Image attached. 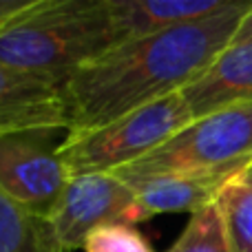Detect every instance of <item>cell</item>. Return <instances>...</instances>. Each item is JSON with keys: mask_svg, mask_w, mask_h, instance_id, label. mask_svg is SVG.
<instances>
[{"mask_svg": "<svg viewBox=\"0 0 252 252\" xmlns=\"http://www.w3.org/2000/svg\"><path fill=\"white\" fill-rule=\"evenodd\" d=\"M239 173H195V175H161L130 186L135 190L128 210V223L135 226L157 215L195 213L219 197L221 188Z\"/></svg>", "mask_w": 252, "mask_h": 252, "instance_id": "9c48e42d", "label": "cell"}, {"mask_svg": "<svg viewBox=\"0 0 252 252\" xmlns=\"http://www.w3.org/2000/svg\"><path fill=\"white\" fill-rule=\"evenodd\" d=\"M122 40L159 33L204 20L235 0H106Z\"/></svg>", "mask_w": 252, "mask_h": 252, "instance_id": "30bf717a", "label": "cell"}, {"mask_svg": "<svg viewBox=\"0 0 252 252\" xmlns=\"http://www.w3.org/2000/svg\"><path fill=\"white\" fill-rule=\"evenodd\" d=\"M246 175H248V177H250V179H252V164H250V166H248V168H246Z\"/></svg>", "mask_w": 252, "mask_h": 252, "instance_id": "e0dca14e", "label": "cell"}, {"mask_svg": "<svg viewBox=\"0 0 252 252\" xmlns=\"http://www.w3.org/2000/svg\"><path fill=\"white\" fill-rule=\"evenodd\" d=\"M248 42H252V2H250L248 11L241 16L239 25H237L235 33H232L228 44H248Z\"/></svg>", "mask_w": 252, "mask_h": 252, "instance_id": "9a60e30c", "label": "cell"}, {"mask_svg": "<svg viewBox=\"0 0 252 252\" xmlns=\"http://www.w3.org/2000/svg\"><path fill=\"white\" fill-rule=\"evenodd\" d=\"M66 126L62 80L0 66V135Z\"/></svg>", "mask_w": 252, "mask_h": 252, "instance_id": "52a82bcc", "label": "cell"}, {"mask_svg": "<svg viewBox=\"0 0 252 252\" xmlns=\"http://www.w3.org/2000/svg\"><path fill=\"white\" fill-rule=\"evenodd\" d=\"M84 252H155L148 239L130 223H106L89 232Z\"/></svg>", "mask_w": 252, "mask_h": 252, "instance_id": "5bb4252c", "label": "cell"}, {"mask_svg": "<svg viewBox=\"0 0 252 252\" xmlns=\"http://www.w3.org/2000/svg\"><path fill=\"white\" fill-rule=\"evenodd\" d=\"M120 42L106 0H31L0 27V66L64 80Z\"/></svg>", "mask_w": 252, "mask_h": 252, "instance_id": "7a4b0ae2", "label": "cell"}, {"mask_svg": "<svg viewBox=\"0 0 252 252\" xmlns=\"http://www.w3.org/2000/svg\"><path fill=\"white\" fill-rule=\"evenodd\" d=\"M62 130L27 128L0 135V188L44 219H49L69 184L58 157V146L64 139L58 142Z\"/></svg>", "mask_w": 252, "mask_h": 252, "instance_id": "5b68a950", "label": "cell"}, {"mask_svg": "<svg viewBox=\"0 0 252 252\" xmlns=\"http://www.w3.org/2000/svg\"><path fill=\"white\" fill-rule=\"evenodd\" d=\"M250 0L204 20L128 38L62 80L66 133L106 126L190 84L228 47Z\"/></svg>", "mask_w": 252, "mask_h": 252, "instance_id": "6da1fadb", "label": "cell"}, {"mask_svg": "<svg viewBox=\"0 0 252 252\" xmlns=\"http://www.w3.org/2000/svg\"><path fill=\"white\" fill-rule=\"evenodd\" d=\"M230 252H252V179L241 170L217 197Z\"/></svg>", "mask_w": 252, "mask_h": 252, "instance_id": "7c38bea8", "label": "cell"}, {"mask_svg": "<svg viewBox=\"0 0 252 252\" xmlns=\"http://www.w3.org/2000/svg\"><path fill=\"white\" fill-rule=\"evenodd\" d=\"M135 190L111 173L71 177L49 215L60 252L82 250L89 232L106 223H128Z\"/></svg>", "mask_w": 252, "mask_h": 252, "instance_id": "8992f818", "label": "cell"}, {"mask_svg": "<svg viewBox=\"0 0 252 252\" xmlns=\"http://www.w3.org/2000/svg\"><path fill=\"white\" fill-rule=\"evenodd\" d=\"M168 252H230L226 223L217 199L190 213L184 232Z\"/></svg>", "mask_w": 252, "mask_h": 252, "instance_id": "4fadbf2b", "label": "cell"}, {"mask_svg": "<svg viewBox=\"0 0 252 252\" xmlns=\"http://www.w3.org/2000/svg\"><path fill=\"white\" fill-rule=\"evenodd\" d=\"M179 93L190 120L230 106L252 104V42L228 44Z\"/></svg>", "mask_w": 252, "mask_h": 252, "instance_id": "ba28073f", "label": "cell"}, {"mask_svg": "<svg viewBox=\"0 0 252 252\" xmlns=\"http://www.w3.org/2000/svg\"><path fill=\"white\" fill-rule=\"evenodd\" d=\"M31 0H0V27H4L13 16L22 11Z\"/></svg>", "mask_w": 252, "mask_h": 252, "instance_id": "2e32d148", "label": "cell"}, {"mask_svg": "<svg viewBox=\"0 0 252 252\" xmlns=\"http://www.w3.org/2000/svg\"><path fill=\"white\" fill-rule=\"evenodd\" d=\"M252 164V104L190 120L153 153L113 170L128 186L161 175L241 173Z\"/></svg>", "mask_w": 252, "mask_h": 252, "instance_id": "3957f363", "label": "cell"}, {"mask_svg": "<svg viewBox=\"0 0 252 252\" xmlns=\"http://www.w3.org/2000/svg\"><path fill=\"white\" fill-rule=\"evenodd\" d=\"M190 122L182 93H170L115 122L84 133H64L58 157L66 175L113 173L153 153Z\"/></svg>", "mask_w": 252, "mask_h": 252, "instance_id": "277c9868", "label": "cell"}, {"mask_svg": "<svg viewBox=\"0 0 252 252\" xmlns=\"http://www.w3.org/2000/svg\"><path fill=\"white\" fill-rule=\"evenodd\" d=\"M0 252H60L49 219L31 213L0 188Z\"/></svg>", "mask_w": 252, "mask_h": 252, "instance_id": "8fae6325", "label": "cell"}]
</instances>
